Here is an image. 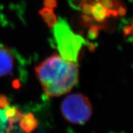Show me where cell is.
I'll return each mask as SVG.
<instances>
[{
    "instance_id": "cell-1",
    "label": "cell",
    "mask_w": 133,
    "mask_h": 133,
    "mask_svg": "<svg viewBox=\"0 0 133 133\" xmlns=\"http://www.w3.org/2000/svg\"><path fill=\"white\" fill-rule=\"evenodd\" d=\"M35 71L44 93L49 97L66 94L78 81L76 64L63 59L57 54H54L37 66Z\"/></svg>"
},
{
    "instance_id": "cell-2",
    "label": "cell",
    "mask_w": 133,
    "mask_h": 133,
    "mask_svg": "<svg viewBox=\"0 0 133 133\" xmlns=\"http://www.w3.org/2000/svg\"><path fill=\"white\" fill-rule=\"evenodd\" d=\"M54 35L57 49L63 59L76 62L78 56L87 41L73 32L66 20L59 18L54 26Z\"/></svg>"
},
{
    "instance_id": "cell-3",
    "label": "cell",
    "mask_w": 133,
    "mask_h": 133,
    "mask_svg": "<svg viewBox=\"0 0 133 133\" xmlns=\"http://www.w3.org/2000/svg\"><path fill=\"white\" fill-rule=\"evenodd\" d=\"M61 111L68 122L83 124L91 118L92 106L88 97L81 93H76L64 99L61 105Z\"/></svg>"
},
{
    "instance_id": "cell-4",
    "label": "cell",
    "mask_w": 133,
    "mask_h": 133,
    "mask_svg": "<svg viewBox=\"0 0 133 133\" xmlns=\"http://www.w3.org/2000/svg\"><path fill=\"white\" fill-rule=\"evenodd\" d=\"M14 67V59L8 47L0 44V77L9 75Z\"/></svg>"
},
{
    "instance_id": "cell-5",
    "label": "cell",
    "mask_w": 133,
    "mask_h": 133,
    "mask_svg": "<svg viewBox=\"0 0 133 133\" xmlns=\"http://www.w3.org/2000/svg\"><path fill=\"white\" fill-rule=\"evenodd\" d=\"M93 19L97 22H103L106 18L110 16H117L118 12L117 10H109L106 9L100 2H95L93 4V12H92Z\"/></svg>"
},
{
    "instance_id": "cell-6",
    "label": "cell",
    "mask_w": 133,
    "mask_h": 133,
    "mask_svg": "<svg viewBox=\"0 0 133 133\" xmlns=\"http://www.w3.org/2000/svg\"><path fill=\"white\" fill-rule=\"evenodd\" d=\"M38 120L35 118L34 115L29 113L22 116L20 120V127L26 133H31L38 127Z\"/></svg>"
},
{
    "instance_id": "cell-7",
    "label": "cell",
    "mask_w": 133,
    "mask_h": 133,
    "mask_svg": "<svg viewBox=\"0 0 133 133\" xmlns=\"http://www.w3.org/2000/svg\"><path fill=\"white\" fill-rule=\"evenodd\" d=\"M5 114L10 124L12 125L21 120L23 115L18 108L16 107H7L5 108Z\"/></svg>"
},
{
    "instance_id": "cell-8",
    "label": "cell",
    "mask_w": 133,
    "mask_h": 133,
    "mask_svg": "<svg viewBox=\"0 0 133 133\" xmlns=\"http://www.w3.org/2000/svg\"><path fill=\"white\" fill-rule=\"evenodd\" d=\"M39 13L41 16L42 17L44 22L47 24L48 26L50 27V28L55 26L57 20L56 14H55L52 9L44 8H42L41 10H39Z\"/></svg>"
},
{
    "instance_id": "cell-9",
    "label": "cell",
    "mask_w": 133,
    "mask_h": 133,
    "mask_svg": "<svg viewBox=\"0 0 133 133\" xmlns=\"http://www.w3.org/2000/svg\"><path fill=\"white\" fill-rule=\"evenodd\" d=\"M100 2L105 8L109 10H116L115 8L120 6L118 5L117 0H100V2Z\"/></svg>"
},
{
    "instance_id": "cell-10",
    "label": "cell",
    "mask_w": 133,
    "mask_h": 133,
    "mask_svg": "<svg viewBox=\"0 0 133 133\" xmlns=\"http://www.w3.org/2000/svg\"><path fill=\"white\" fill-rule=\"evenodd\" d=\"M99 26L96 25L91 26L88 30V38L91 40H94V39L97 38L98 35H99Z\"/></svg>"
},
{
    "instance_id": "cell-11",
    "label": "cell",
    "mask_w": 133,
    "mask_h": 133,
    "mask_svg": "<svg viewBox=\"0 0 133 133\" xmlns=\"http://www.w3.org/2000/svg\"><path fill=\"white\" fill-rule=\"evenodd\" d=\"M93 5L90 3H83L82 7H81V10L83 11V14L85 15L91 16L92 15V12H93Z\"/></svg>"
},
{
    "instance_id": "cell-12",
    "label": "cell",
    "mask_w": 133,
    "mask_h": 133,
    "mask_svg": "<svg viewBox=\"0 0 133 133\" xmlns=\"http://www.w3.org/2000/svg\"><path fill=\"white\" fill-rule=\"evenodd\" d=\"M43 5L45 8L49 9H54L57 7V0H44Z\"/></svg>"
},
{
    "instance_id": "cell-13",
    "label": "cell",
    "mask_w": 133,
    "mask_h": 133,
    "mask_svg": "<svg viewBox=\"0 0 133 133\" xmlns=\"http://www.w3.org/2000/svg\"><path fill=\"white\" fill-rule=\"evenodd\" d=\"M9 105V101L5 95H0V108L5 109Z\"/></svg>"
},
{
    "instance_id": "cell-14",
    "label": "cell",
    "mask_w": 133,
    "mask_h": 133,
    "mask_svg": "<svg viewBox=\"0 0 133 133\" xmlns=\"http://www.w3.org/2000/svg\"><path fill=\"white\" fill-rule=\"evenodd\" d=\"M82 20H83V22H84L85 23H90L93 20V18L92 17H91V16H88V15H85V14H83L82 16Z\"/></svg>"
},
{
    "instance_id": "cell-15",
    "label": "cell",
    "mask_w": 133,
    "mask_h": 133,
    "mask_svg": "<svg viewBox=\"0 0 133 133\" xmlns=\"http://www.w3.org/2000/svg\"><path fill=\"white\" fill-rule=\"evenodd\" d=\"M95 47H95V45L93 43H90L89 45V50L91 51H92V52L95 50Z\"/></svg>"
}]
</instances>
